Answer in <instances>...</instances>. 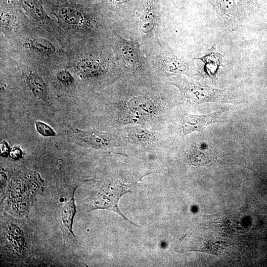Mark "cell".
<instances>
[{
	"label": "cell",
	"instance_id": "6da1fadb",
	"mask_svg": "<svg viewBox=\"0 0 267 267\" xmlns=\"http://www.w3.org/2000/svg\"><path fill=\"white\" fill-rule=\"evenodd\" d=\"M179 90L182 98L190 103L201 104L206 102H232L234 95L230 89H219L206 84L182 78H173L170 82Z\"/></svg>",
	"mask_w": 267,
	"mask_h": 267
},
{
	"label": "cell",
	"instance_id": "7a4b0ae2",
	"mask_svg": "<svg viewBox=\"0 0 267 267\" xmlns=\"http://www.w3.org/2000/svg\"><path fill=\"white\" fill-rule=\"evenodd\" d=\"M128 187L118 183L102 189L98 192L93 200L91 210L95 209H107L114 211L125 220L132 222L124 216L119 210L118 202L122 195L128 192Z\"/></svg>",
	"mask_w": 267,
	"mask_h": 267
},
{
	"label": "cell",
	"instance_id": "3957f363",
	"mask_svg": "<svg viewBox=\"0 0 267 267\" xmlns=\"http://www.w3.org/2000/svg\"><path fill=\"white\" fill-rule=\"evenodd\" d=\"M226 111L225 108L206 115H188L182 120L181 128L184 135L196 131L201 132L207 126L220 122V117Z\"/></svg>",
	"mask_w": 267,
	"mask_h": 267
},
{
	"label": "cell",
	"instance_id": "277c9868",
	"mask_svg": "<svg viewBox=\"0 0 267 267\" xmlns=\"http://www.w3.org/2000/svg\"><path fill=\"white\" fill-rule=\"evenodd\" d=\"M164 71L170 74L199 75L193 63L172 53L165 55L162 60Z\"/></svg>",
	"mask_w": 267,
	"mask_h": 267
},
{
	"label": "cell",
	"instance_id": "5b68a950",
	"mask_svg": "<svg viewBox=\"0 0 267 267\" xmlns=\"http://www.w3.org/2000/svg\"><path fill=\"white\" fill-rule=\"evenodd\" d=\"M214 8L218 18L225 26L237 25L238 12L236 0H208Z\"/></svg>",
	"mask_w": 267,
	"mask_h": 267
},
{
	"label": "cell",
	"instance_id": "8992f818",
	"mask_svg": "<svg viewBox=\"0 0 267 267\" xmlns=\"http://www.w3.org/2000/svg\"><path fill=\"white\" fill-rule=\"evenodd\" d=\"M74 134L77 138L89 146L102 148L109 146L111 137L109 134L95 130L85 131L76 129Z\"/></svg>",
	"mask_w": 267,
	"mask_h": 267
},
{
	"label": "cell",
	"instance_id": "52a82bcc",
	"mask_svg": "<svg viewBox=\"0 0 267 267\" xmlns=\"http://www.w3.org/2000/svg\"><path fill=\"white\" fill-rule=\"evenodd\" d=\"M223 57V56L217 50L214 45L208 49L204 55L194 58V59L200 60L204 63L206 74L214 83L217 81V74L222 64Z\"/></svg>",
	"mask_w": 267,
	"mask_h": 267
},
{
	"label": "cell",
	"instance_id": "ba28073f",
	"mask_svg": "<svg viewBox=\"0 0 267 267\" xmlns=\"http://www.w3.org/2000/svg\"><path fill=\"white\" fill-rule=\"evenodd\" d=\"M218 156L205 142L195 143L189 154V160L193 166L199 167L216 161Z\"/></svg>",
	"mask_w": 267,
	"mask_h": 267
},
{
	"label": "cell",
	"instance_id": "9c48e42d",
	"mask_svg": "<svg viewBox=\"0 0 267 267\" xmlns=\"http://www.w3.org/2000/svg\"><path fill=\"white\" fill-rule=\"evenodd\" d=\"M118 44L121 56L126 63L130 67H137L139 65L140 59L136 44L120 37Z\"/></svg>",
	"mask_w": 267,
	"mask_h": 267
},
{
	"label": "cell",
	"instance_id": "30bf717a",
	"mask_svg": "<svg viewBox=\"0 0 267 267\" xmlns=\"http://www.w3.org/2000/svg\"><path fill=\"white\" fill-rule=\"evenodd\" d=\"M28 87L37 98L46 101L48 97L47 86L43 79L37 74L30 73L26 79Z\"/></svg>",
	"mask_w": 267,
	"mask_h": 267
},
{
	"label": "cell",
	"instance_id": "8fae6325",
	"mask_svg": "<svg viewBox=\"0 0 267 267\" xmlns=\"http://www.w3.org/2000/svg\"><path fill=\"white\" fill-rule=\"evenodd\" d=\"M76 189L74 190L75 191ZM74 192L71 198L63 206L61 211V224L65 235L74 236L72 231V224L76 208L74 201Z\"/></svg>",
	"mask_w": 267,
	"mask_h": 267
},
{
	"label": "cell",
	"instance_id": "7c38bea8",
	"mask_svg": "<svg viewBox=\"0 0 267 267\" xmlns=\"http://www.w3.org/2000/svg\"><path fill=\"white\" fill-rule=\"evenodd\" d=\"M59 19L64 23L73 26H80L84 23V16L78 9L70 7H62L58 10Z\"/></svg>",
	"mask_w": 267,
	"mask_h": 267
},
{
	"label": "cell",
	"instance_id": "4fadbf2b",
	"mask_svg": "<svg viewBox=\"0 0 267 267\" xmlns=\"http://www.w3.org/2000/svg\"><path fill=\"white\" fill-rule=\"evenodd\" d=\"M25 11L34 20L42 21L47 15L42 5L37 0H19Z\"/></svg>",
	"mask_w": 267,
	"mask_h": 267
},
{
	"label": "cell",
	"instance_id": "5bb4252c",
	"mask_svg": "<svg viewBox=\"0 0 267 267\" xmlns=\"http://www.w3.org/2000/svg\"><path fill=\"white\" fill-rule=\"evenodd\" d=\"M28 45L34 51L44 56H50L55 51L53 44L43 38L36 37L30 40Z\"/></svg>",
	"mask_w": 267,
	"mask_h": 267
},
{
	"label": "cell",
	"instance_id": "9a60e30c",
	"mask_svg": "<svg viewBox=\"0 0 267 267\" xmlns=\"http://www.w3.org/2000/svg\"><path fill=\"white\" fill-rule=\"evenodd\" d=\"M76 68L79 73L85 77H93L100 71L98 62L93 59L83 58L76 63Z\"/></svg>",
	"mask_w": 267,
	"mask_h": 267
},
{
	"label": "cell",
	"instance_id": "2e32d148",
	"mask_svg": "<svg viewBox=\"0 0 267 267\" xmlns=\"http://www.w3.org/2000/svg\"><path fill=\"white\" fill-rule=\"evenodd\" d=\"M56 79L63 85L66 87L72 86L74 84V79L71 73L67 70H61L56 74Z\"/></svg>",
	"mask_w": 267,
	"mask_h": 267
},
{
	"label": "cell",
	"instance_id": "e0dca14e",
	"mask_svg": "<svg viewBox=\"0 0 267 267\" xmlns=\"http://www.w3.org/2000/svg\"><path fill=\"white\" fill-rule=\"evenodd\" d=\"M37 132L44 136H54L56 135L54 131L47 124L39 121L35 123Z\"/></svg>",
	"mask_w": 267,
	"mask_h": 267
},
{
	"label": "cell",
	"instance_id": "ac0fdd59",
	"mask_svg": "<svg viewBox=\"0 0 267 267\" xmlns=\"http://www.w3.org/2000/svg\"><path fill=\"white\" fill-rule=\"evenodd\" d=\"M130 136L132 139H134L135 140L139 141H149L152 140V138H151L150 137L151 134L148 132H146L145 131L142 129H136L132 130L130 133Z\"/></svg>",
	"mask_w": 267,
	"mask_h": 267
},
{
	"label": "cell",
	"instance_id": "d6986e66",
	"mask_svg": "<svg viewBox=\"0 0 267 267\" xmlns=\"http://www.w3.org/2000/svg\"><path fill=\"white\" fill-rule=\"evenodd\" d=\"M9 154L11 158L17 159L21 157L22 151L18 147L14 146L10 148Z\"/></svg>",
	"mask_w": 267,
	"mask_h": 267
},
{
	"label": "cell",
	"instance_id": "ffe728a7",
	"mask_svg": "<svg viewBox=\"0 0 267 267\" xmlns=\"http://www.w3.org/2000/svg\"><path fill=\"white\" fill-rule=\"evenodd\" d=\"M1 155L2 156L7 155L9 153L10 148L6 141L3 140L1 141L0 144Z\"/></svg>",
	"mask_w": 267,
	"mask_h": 267
},
{
	"label": "cell",
	"instance_id": "44dd1931",
	"mask_svg": "<svg viewBox=\"0 0 267 267\" xmlns=\"http://www.w3.org/2000/svg\"><path fill=\"white\" fill-rule=\"evenodd\" d=\"M130 0H109L112 4L116 5H120L129 2Z\"/></svg>",
	"mask_w": 267,
	"mask_h": 267
}]
</instances>
